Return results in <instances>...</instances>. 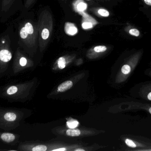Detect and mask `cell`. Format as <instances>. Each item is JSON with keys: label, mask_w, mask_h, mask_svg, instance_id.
Here are the masks:
<instances>
[{"label": "cell", "mask_w": 151, "mask_h": 151, "mask_svg": "<svg viewBox=\"0 0 151 151\" xmlns=\"http://www.w3.org/2000/svg\"><path fill=\"white\" fill-rule=\"evenodd\" d=\"M18 46L28 52H33L39 45L37 21L28 12H21L19 16L11 21Z\"/></svg>", "instance_id": "1"}, {"label": "cell", "mask_w": 151, "mask_h": 151, "mask_svg": "<svg viewBox=\"0 0 151 151\" xmlns=\"http://www.w3.org/2000/svg\"><path fill=\"white\" fill-rule=\"evenodd\" d=\"M37 26L39 45L41 50H43L50 41L54 27L53 16L49 10L45 9L40 12Z\"/></svg>", "instance_id": "2"}, {"label": "cell", "mask_w": 151, "mask_h": 151, "mask_svg": "<svg viewBox=\"0 0 151 151\" xmlns=\"http://www.w3.org/2000/svg\"><path fill=\"white\" fill-rule=\"evenodd\" d=\"M23 9V0H0V22L6 23Z\"/></svg>", "instance_id": "3"}, {"label": "cell", "mask_w": 151, "mask_h": 151, "mask_svg": "<svg viewBox=\"0 0 151 151\" xmlns=\"http://www.w3.org/2000/svg\"><path fill=\"white\" fill-rule=\"evenodd\" d=\"M149 139L145 140V138L141 139V137H132L131 138H127L125 140L126 145L132 151H148L151 148V141Z\"/></svg>", "instance_id": "4"}, {"label": "cell", "mask_w": 151, "mask_h": 151, "mask_svg": "<svg viewBox=\"0 0 151 151\" xmlns=\"http://www.w3.org/2000/svg\"><path fill=\"white\" fill-rule=\"evenodd\" d=\"M91 11L96 16L101 17H106L110 16L109 11L101 7H94L90 9Z\"/></svg>", "instance_id": "5"}, {"label": "cell", "mask_w": 151, "mask_h": 151, "mask_svg": "<svg viewBox=\"0 0 151 151\" xmlns=\"http://www.w3.org/2000/svg\"><path fill=\"white\" fill-rule=\"evenodd\" d=\"M107 47L105 45H98L93 47L90 51L92 54H99L106 52L107 50Z\"/></svg>", "instance_id": "6"}, {"label": "cell", "mask_w": 151, "mask_h": 151, "mask_svg": "<svg viewBox=\"0 0 151 151\" xmlns=\"http://www.w3.org/2000/svg\"><path fill=\"white\" fill-rule=\"evenodd\" d=\"M73 85V83L71 81H67L60 84L58 86V90L59 92H65L70 89L72 87Z\"/></svg>", "instance_id": "7"}, {"label": "cell", "mask_w": 151, "mask_h": 151, "mask_svg": "<svg viewBox=\"0 0 151 151\" xmlns=\"http://www.w3.org/2000/svg\"><path fill=\"white\" fill-rule=\"evenodd\" d=\"M125 30H127V33L131 36L137 37V38L141 36V32L139 29L135 28V27H132L129 26L128 27H127L125 28Z\"/></svg>", "instance_id": "8"}, {"label": "cell", "mask_w": 151, "mask_h": 151, "mask_svg": "<svg viewBox=\"0 0 151 151\" xmlns=\"http://www.w3.org/2000/svg\"><path fill=\"white\" fill-rule=\"evenodd\" d=\"M36 0H23L24 9L22 12L29 11L32 8Z\"/></svg>", "instance_id": "9"}, {"label": "cell", "mask_w": 151, "mask_h": 151, "mask_svg": "<svg viewBox=\"0 0 151 151\" xmlns=\"http://www.w3.org/2000/svg\"><path fill=\"white\" fill-rule=\"evenodd\" d=\"M1 138L4 142L7 143L13 142L15 139V136L14 134L10 133H4L1 136Z\"/></svg>", "instance_id": "10"}, {"label": "cell", "mask_w": 151, "mask_h": 151, "mask_svg": "<svg viewBox=\"0 0 151 151\" xmlns=\"http://www.w3.org/2000/svg\"><path fill=\"white\" fill-rule=\"evenodd\" d=\"M66 134L67 135L71 137H78L81 134V131L78 129H68L66 131Z\"/></svg>", "instance_id": "11"}, {"label": "cell", "mask_w": 151, "mask_h": 151, "mask_svg": "<svg viewBox=\"0 0 151 151\" xmlns=\"http://www.w3.org/2000/svg\"><path fill=\"white\" fill-rule=\"evenodd\" d=\"M4 118L7 121H14L17 119V115L13 113H7L4 115Z\"/></svg>", "instance_id": "12"}, {"label": "cell", "mask_w": 151, "mask_h": 151, "mask_svg": "<svg viewBox=\"0 0 151 151\" xmlns=\"http://www.w3.org/2000/svg\"><path fill=\"white\" fill-rule=\"evenodd\" d=\"M66 59L64 57H61L59 58L58 60V67L60 69H63L66 66Z\"/></svg>", "instance_id": "13"}, {"label": "cell", "mask_w": 151, "mask_h": 151, "mask_svg": "<svg viewBox=\"0 0 151 151\" xmlns=\"http://www.w3.org/2000/svg\"><path fill=\"white\" fill-rule=\"evenodd\" d=\"M79 122L76 120H72L70 121H67V125L68 127L70 129H74L78 126Z\"/></svg>", "instance_id": "14"}, {"label": "cell", "mask_w": 151, "mask_h": 151, "mask_svg": "<svg viewBox=\"0 0 151 151\" xmlns=\"http://www.w3.org/2000/svg\"><path fill=\"white\" fill-rule=\"evenodd\" d=\"M18 88L15 86H12L8 89L7 93L9 95H12L15 94L17 92Z\"/></svg>", "instance_id": "15"}, {"label": "cell", "mask_w": 151, "mask_h": 151, "mask_svg": "<svg viewBox=\"0 0 151 151\" xmlns=\"http://www.w3.org/2000/svg\"><path fill=\"white\" fill-rule=\"evenodd\" d=\"M47 150V147L44 145H40L34 147L32 150L33 151H46Z\"/></svg>", "instance_id": "16"}, {"label": "cell", "mask_w": 151, "mask_h": 151, "mask_svg": "<svg viewBox=\"0 0 151 151\" xmlns=\"http://www.w3.org/2000/svg\"><path fill=\"white\" fill-rule=\"evenodd\" d=\"M145 95V97H144L143 98L151 101V90L150 91H149V92H145V94L144 93V94H142V95H139V96L140 97L142 98Z\"/></svg>", "instance_id": "17"}, {"label": "cell", "mask_w": 151, "mask_h": 151, "mask_svg": "<svg viewBox=\"0 0 151 151\" xmlns=\"http://www.w3.org/2000/svg\"><path fill=\"white\" fill-rule=\"evenodd\" d=\"M145 74L146 75L150 76V77L151 78V68L147 69V70H146L145 72Z\"/></svg>", "instance_id": "18"}, {"label": "cell", "mask_w": 151, "mask_h": 151, "mask_svg": "<svg viewBox=\"0 0 151 151\" xmlns=\"http://www.w3.org/2000/svg\"><path fill=\"white\" fill-rule=\"evenodd\" d=\"M66 150L65 148H60V149H56V150H53L52 151H64Z\"/></svg>", "instance_id": "19"}, {"label": "cell", "mask_w": 151, "mask_h": 151, "mask_svg": "<svg viewBox=\"0 0 151 151\" xmlns=\"http://www.w3.org/2000/svg\"><path fill=\"white\" fill-rule=\"evenodd\" d=\"M96 1H114V0H96Z\"/></svg>", "instance_id": "20"}, {"label": "cell", "mask_w": 151, "mask_h": 151, "mask_svg": "<svg viewBox=\"0 0 151 151\" xmlns=\"http://www.w3.org/2000/svg\"><path fill=\"white\" fill-rule=\"evenodd\" d=\"M148 112H149V113H150V114H151V106H150V107H149V108H148Z\"/></svg>", "instance_id": "21"}, {"label": "cell", "mask_w": 151, "mask_h": 151, "mask_svg": "<svg viewBox=\"0 0 151 151\" xmlns=\"http://www.w3.org/2000/svg\"><path fill=\"white\" fill-rule=\"evenodd\" d=\"M75 151H84V150H83V149H77V150H75Z\"/></svg>", "instance_id": "22"}, {"label": "cell", "mask_w": 151, "mask_h": 151, "mask_svg": "<svg viewBox=\"0 0 151 151\" xmlns=\"http://www.w3.org/2000/svg\"><path fill=\"white\" fill-rule=\"evenodd\" d=\"M61 1H66V0H61Z\"/></svg>", "instance_id": "23"}, {"label": "cell", "mask_w": 151, "mask_h": 151, "mask_svg": "<svg viewBox=\"0 0 151 151\" xmlns=\"http://www.w3.org/2000/svg\"><path fill=\"white\" fill-rule=\"evenodd\" d=\"M86 1H91V0H86Z\"/></svg>", "instance_id": "24"}, {"label": "cell", "mask_w": 151, "mask_h": 151, "mask_svg": "<svg viewBox=\"0 0 151 151\" xmlns=\"http://www.w3.org/2000/svg\"><path fill=\"white\" fill-rule=\"evenodd\" d=\"M150 64H151V63H150Z\"/></svg>", "instance_id": "25"}]
</instances>
